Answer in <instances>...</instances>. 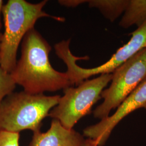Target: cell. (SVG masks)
I'll return each instance as SVG.
<instances>
[{
	"instance_id": "cell-1",
	"label": "cell",
	"mask_w": 146,
	"mask_h": 146,
	"mask_svg": "<svg viewBox=\"0 0 146 146\" xmlns=\"http://www.w3.org/2000/svg\"><path fill=\"white\" fill-rule=\"evenodd\" d=\"M52 47L34 28L23 37L21 56L11 73L16 84L32 94L56 92L72 87L66 72H58L50 62Z\"/></svg>"
},
{
	"instance_id": "cell-2",
	"label": "cell",
	"mask_w": 146,
	"mask_h": 146,
	"mask_svg": "<svg viewBox=\"0 0 146 146\" xmlns=\"http://www.w3.org/2000/svg\"><path fill=\"white\" fill-rule=\"evenodd\" d=\"M48 1L31 3L25 0H9L2 9L5 31L0 45V67L11 74L17 63V52L23 37L42 17L63 22L61 17L50 15L43 9Z\"/></svg>"
},
{
	"instance_id": "cell-3",
	"label": "cell",
	"mask_w": 146,
	"mask_h": 146,
	"mask_svg": "<svg viewBox=\"0 0 146 146\" xmlns=\"http://www.w3.org/2000/svg\"><path fill=\"white\" fill-rule=\"evenodd\" d=\"M60 95L13 92L0 104V131H40L42 121L58 104Z\"/></svg>"
},
{
	"instance_id": "cell-4",
	"label": "cell",
	"mask_w": 146,
	"mask_h": 146,
	"mask_svg": "<svg viewBox=\"0 0 146 146\" xmlns=\"http://www.w3.org/2000/svg\"><path fill=\"white\" fill-rule=\"evenodd\" d=\"M112 78L111 74L86 80L74 88L64 89V95L50 110L49 116L60 121L65 128L73 129L79 120L89 114L92 107L101 99V95Z\"/></svg>"
},
{
	"instance_id": "cell-5",
	"label": "cell",
	"mask_w": 146,
	"mask_h": 146,
	"mask_svg": "<svg viewBox=\"0 0 146 146\" xmlns=\"http://www.w3.org/2000/svg\"><path fill=\"white\" fill-rule=\"evenodd\" d=\"M146 76V48L141 49L112 73L111 83L101 95L104 101L93 112L95 118L104 119L117 108Z\"/></svg>"
},
{
	"instance_id": "cell-6",
	"label": "cell",
	"mask_w": 146,
	"mask_h": 146,
	"mask_svg": "<svg viewBox=\"0 0 146 146\" xmlns=\"http://www.w3.org/2000/svg\"><path fill=\"white\" fill-rule=\"evenodd\" d=\"M131 34V37L129 42L120 48L107 62L93 68L86 69L79 67L76 63V61L85 60L86 58L74 56L68 46L60 48L58 50L57 55L67 64L66 73L72 86L74 84L78 86L94 75L113 73L116 68L145 48L146 42V23L138 28Z\"/></svg>"
},
{
	"instance_id": "cell-7",
	"label": "cell",
	"mask_w": 146,
	"mask_h": 146,
	"mask_svg": "<svg viewBox=\"0 0 146 146\" xmlns=\"http://www.w3.org/2000/svg\"><path fill=\"white\" fill-rule=\"evenodd\" d=\"M146 104V76L117 108L115 113L94 125L84 130V135L99 142L104 146L111 131L121 120L135 110L143 108Z\"/></svg>"
},
{
	"instance_id": "cell-8",
	"label": "cell",
	"mask_w": 146,
	"mask_h": 146,
	"mask_svg": "<svg viewBox=\"0 0 146 146\" xmlns=\"http://www.w3.org/2000/svg\"><path fill=\"white\" fill-rule=\"evenodd\" d=\"M84 140L78 132L65 128L59 121L53 119L47 131L33 133L28 146H82Z\"/></svg>"
},
{
	"instance_id": "cell-9",
	"label": "cell",
	"mask_w": 146,
	"mask_h": 146,
	"mask_svg": "<svg viewBox=\"0 0 146 146\" xmlns=\"http://www.w3.org/2000/svg\"><path fill=\"white\" fill-rule=\"evenodd\" d=\"M146 23V0H129L119 26L127 29L136 25L138 28Z\"/></svg>"
},
{
	"instance_id": "cell-10",
	"label": "cell",
	"mask_w": 146,
	"mask_h": 146,
	"mask_svg": "<svg viewBox=\"0 0 146 146\" xmlns=\"http://www.w3.org/2000/svg\"><path fill=\"white\" fill-rule=\"evenodd\" d=\"M128 0H90L87 1L90 8H95L110 22H114L123 13L129 3Z\"/></svg>"
},
{
	"instance_id": "cell-11",
	"label": "cell",
	"mask_w": 146,
	"mask_h": 146,
	"mask_svg": "<svg viewBox=\"0 0 146 146\" xmlns=\"http://www.w3.org/2000/svg\"><path fill=\"white\" fill-rule=\"evenodd\" d=\"M16 86L11 74L0 67V104L6 96L14 92Z\"/></svg>"
},
{
	"instance_id": "cell-12",
	"label": "cell",
	"mask_w": 146,
	"mask_h": 146,
	"mask_svg": "<svg viewBox=\"0 0 146 146\" xmlns=\"http://www.w3.org/2000/svg\"><path fill=\"white\" fill-rule=\"evenodd\" d=\"M20 134L0 131V146H20Z\"/></svg>"
},
{
	"instance_id": "cell-13",
	"label": "cell",
	"mask_w": 146,
	"mask_h": 146,
	"mask_svg": "<svg viewBox=\"0 0 146 146\" xmlns=\"http://www.w3.org/2000/svg\"><path fill=\"white\" fill-rule=\"evenodd\" d=\"M87 1L85 0H61L58 1V3L61 5L67 7H76L84 3H86Z\"/></svg>"
},
{
	"instance_id": "cell-14",
	"label": "cell",
	"mask_w": 146,
	"mask_h": 146,
	"mask_svg": "<svg viewBox=\"0 0 146 146\" xmlns=\"http://www.w3.org/2000/svg\"><path fill=\"white\" fill-rule=\"evenodd\" d=\"M3 7V1L2 0H0V30L2 27V24L1 22V14H2Z\"/></svg>"
},
{
	"instance_id": "cell-15",
	"label": "cell",
	"mask_w": 146,
	"mask_h": 146,
	"mask_svg": "<svg viewBox=\"0 0 146 146\" xmlns=\"http://www.w3.org/2000/svg\"><path fill=\"white\" fill-rule=\"evenodd\" d=\"M2 33H0V45H1V38H2Z\"/></svg>"
},
{
	"instance_id": "cell-16",
	"label": "cell",
	"mask_w": 146,
	"mask_h": 146,
	"mask_svg": "<svg viewBox=\"0 0 146 146\" xmlns=\"http://www.w3.org/2000/svg\"><path fill=\"white\" fill-rule=\"evenodd\" d=\"M143 108H145V110H146V104H145V106H144V107H143Z\"/></svg>"
},
{
	"instance_id": "cell-17",
	"label": "cell",
	"mask_w": 146,
	"mask_h": 146,
	"mask_svg": "<svg viewBox=\"0 0 146 146\" xmlns=\"http://www.w3.org/2000/svg\"><path fill=\"white\" fill-rule=\"evenodd\" d=\"M145 48H146V44H145Z\"/></svg>"
}]
</instances>
